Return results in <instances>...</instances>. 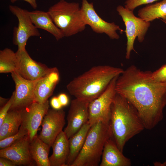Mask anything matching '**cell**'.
Segmentation results:
<instances>
[{
  "instance_id": "cell-35",
  "label": "cell",
  "mask_w": 166,
  "mask_h": 166,
  "mask_svg": "<svg viewBox=\"0 0 166 166\" xmlns=\"http://www.w3.org/2000/svg\"></svg>"
},
{
  "instance_id": "cell-13",
  "label": "cell",
  "mask_w": 166,
  "mask_h": 166,
  "mask_svg": "<svg viewBox=\"0 0 166 166\" xmlns=\"http://www.w3.org/2000/svg\"><path fill=\"white\" fill-rule=\"evenodd\" d=\"M16 72L24 78L34 81L42 77L51 70L45 65L38 62L30 57L26 49L17 50Z\"/></svg>"
},
{
  "instance_id": "cell-15",
  "label": "cell",
  "mask_w": 166,
  "mask_h": 166,
  "mask_svg": "<svg viewBox=\"0 0 166 166\" xmlns=\"http://www.w3.org/2000/svg\"><path fill=\"white\" fill-rule=\"evenodd\" d=\"M28 135L18 140L10 146L1 149L0 157L7 158L16 165L32 166L34 161L29 151Z\"/></svg>"
},
{
  "instance_id": "cell-28",
  "label": "cell",
  "mask_w": 166,
  "mask_h": 166,
  "mask_svg": "<svg viewBox=\"0 0 166 166\" xmlns=\"http://www.w3.org/2000/svg\"><path fill=\"white\" fill-rule=\"evenodd\" d=\"M15 91L13 92L10 98L6 104L1 108L0 110V126L3 123L4 119L6 116L11 107L14 99Z\"/></svg>"
},
{
  "instance_id": "cell-32",
  "label": "cell",
  "mask_w": 166,
  "mask_h": 166,
  "mask_svg": "<svg viewBox=\"0 0 166 166\" xmlns=\"http://www.w3.org/2000/svg\"><path fill=\"white\" fill-rule=\"evenodd\" d=\"M19 0H10L12 3H14L15 2ZM25 1L29 3L30 6L34 9H36L37 7V0H21Z\"/></svg>"
},
{
  "instance_id": "cell-29",
  "label": "cell",
  "mask_w": 166,
  "mask_h": 166,
  "mask_svg": "<svg viewBox=\"0 0 166 166\" xmlns=\"http://www.w3.org/2000/svg\"><path fill=\"white\" fill-rule=\"evenodd\" d=\"M50 105L53 109L55 110L61 109L63 107L57 97H54L51 99Z\"/></svg>"
},
{
  "instance_id": "cell-24",
  "label": "cell",
  "mask_w": 166,
  "mask_h": 166,
  "mask_svg": "<svg viewBox=\"0 0 166 166\" xmlns=\"http://www.w3.org/2000/svg\"><path fill=\"white\" fill-rule=\"evenodd\" d=\"M17 64L16 52L8 48L0 51V73H12L15 71Z\"/></svg>"
},
{
  "instance_id": "cell-30",
  "label": "cell",
  "mask_w": 166,
  "mask_h": 166,
  "mask_svg": "<svg viewBox=\"0 0 166 166\" xmlns=\"http://www.w3.org/2000/svg\"><path fill=\"white\" fill-rule=\"evenodd\" d=\"M57 97L62 106H65L68 105L69 101L66 94L61 93L59 94Z\"/></svg>"
},
{
  "instance_id": "cell-1",
  "label": "cell",
  "mask_w": 166,
  "mask_h": 166,
  "mask_svg": "<svg viewBox=\"0 0 166 166\" xmlns=\"http://www.w3.org/2000/svg\"><path fill=\"white\" fill-rule=\"evenodd\" d=\"M152 72L132 65L119 76L115 86L117 93L131 104L148 130L161 120L166 105V85L154 80Z\"/></svg>"
},
{
  "instance_id": "cell-33",
  "label": "cell",
  "mask_w": 166,
  "mask_h": 166,
  "mask_svg": "<svg viewBox=\"0 0 166 166\" xmlns=\"http://www.w3.org/2000/svg\"><path fill=\"white\" fill-rule=\"evenodd\" d=\"M9 99L5 98L2 97H0V106L2 107L5 105Z\"/></svg>"
},
{
  "instance_id": "cell-19",
  "label": "cell",
  "mask_w": 166,
  "mask_h": 166,
  "mask_svg": "<svg viewBox=\"0 0 166 166\" xmlns=\"http://www.w3.org/2000/svg\"><path fill=\"white\" fill-rule=\"evenodd\" d=\"M29 14L33 23L38 29H42L49 32L57 41L64 37L47 11L35 10L29 11Z\"/></svg>"
},
{
  "instance_id": "cell-18",
  "label": "cell",
  "mask_w": 166,
  "mask_h": 166,
  "mask_svg": "<svg viewBox=\"0 0 166 166\" xmlns=\"http://www.w3.org/2000/svg\"><path fill=\"white\" fill-rule=\"evenodd\" d=\"M51 147L53 152L49 157L50 166H66L69 146V139L63 131L57 136Z\"/></svg>"
},
{
  "instance_id": "cell-3",
  "label": "cell",
  "mask_w": 166,
  "mask_h": 166,
  "mask_svg": "<svg viewBox=\"0 0 166 166\" xmlns=\"http://www.w3.org/2000/svg\"><path fill=\"white\" fill-rule=\"evenodd\" d=\"M109 125L112 138L122 152L126 143L145 129L134 108L117 93L112 105Z\"/></svg>"
},
{
  "instance_id": "cell-17",
  "label": "cell",
  "mask_w": 166,
  "mask_h": 166,
  "mask_svg": "<svg viewBox=\"0 0 166 166\" xmlns=\"http://www.w3.org/2000/svg\"><path fill=\"white\" fill-rule=\"evenodd\" d=\"M130 160L125 156L111 137L106 141L100 164V166H130Z\"/></svg>"
},
{
  "instance_id": "cell-5",
  "label": "cell",
  "mask_w": 166,
  "mask_h": 166,
  "mask_svg": "<svg viewBox=\"0 0 166 166\" xmlns=\"http://www.w3.org/2000/svg\"><path fill=\"white\" fill-rule=\"evenodd\" d=\"M47 12L64 37L74 35L85 28L83 13L77 3L60 0L50 7Z\"/></svg>"
},
{
  "instance_id": "cell-12",
  "label": "cell",
  "mask_w": 166,
  "mask_h": 166,
  "mask_svg": "<svg viewBox=\"0 0 166 166\" xmlns=\"http://www.w3.org/2000/svg\"><path fill=\"white\" fill-rule=\"evenodd\" d=\"M65 113L62 109H49L44 116L42 128L38 136L44 142L51 147L54 140L62 131L65 123Z\"/></svg>"
},
{
  "instance_id": "cell-31",
  "label": "cell",
  "mask_w": 166,
  "mask_h": 166,
  "mask_svg": "<svg viewBox=\"0 0 166 166\" xmlns=\"http://www.w3.org/2000/svg\"><path fill=\"white\" fill-rule=\"evenodd\" d=\"M0 166H15V164L10 160L2 157L0 158Z\"/></svg>"
},
{
  "instance_id": "cell-26",
  "label": "cell",
  "mask_w": 166,
  "mask_h": 166,
  "mask_svg": "<svg viewBox=\"0 0 166 166\" xmlns=\"http://www.w3.org/2000/svg\"><path fill=\"white\" fill-rule=\"evenodd\" d=\"M151 76L155 81L166 85V64L155 71L152 72Z\"/></svg>"
},
{
  "instance_id": "cell-10",
  "label": "cell",
  "mask_w": 166,
  "mask_h": 166,
  "mask_svg": "<svg viewBox=\"0 0 166 166\" xmlns=\"http://www.w3.org/2000/svg\"><path fill=\"white\" fill-rule=\"evenodd\" d=\"M49 107L48 100L43 103L34 102L21 110V126L27 130L30 142L37 135L39 128Z\"/></svg>"
},
{
  "instance_id": "cell-34",
  "label": "cell",
  "mask_w": 166,
  "mask_h": 166,
  "mask_svg": "<svg viewBox=\"0 0 166 166\" xmlns=\"http://www.w3.org/2000/svg\"><path fill=\"white\" fill-rule=\"evenodd\" d=\"M164 23L166 24V22H164Z\"/></svg>"
},
{
  "instance_id": "cell-25",
  "label": "cell",
  "mask_w": 166,
  "mask_h": 166,
  "mask_svg": "<svg viewBox=\"0 0 166 166\" xmlns=\"http://www.w3.org/2000/svg\"><path fill=\"white\" fill-rule=\"evenodd\" d=\"M28 135L27 130L21 125L18 132L15 134L0 140V148H6L17 141Z\"/></svg>"
},
{
  "instance_id": "cell-22",
  "label": "cell",
  "mask_w": 166,
  "mask_h": 166,
  "mask_svg": "<svg viewBox=\"0 0 166 166\" xmlns=\"http://www.w3.org/2000/svg\"><path fill=\"white\" fill-rule=\"evenodd\" d=\"M22 122L21 110H10L0 126V140L17 133Z\"/></svg>"
},
{
  "instance_id": "cell-8",
  "label": "cell",
  "mask_w": 166,
  "mask_h": 166,
  "mask_svg": "<svg viewBox=\"0 0 166 166\" xmlns=\"http://www.w3.org/2000/svg\"><path fill=\"white\" fill-rule=\"evenodd\" d=\"M9 7L18 21V26L14 28L13 44L18 46V50L25 49L29 38L31 37L39 36L40 33L33 23L29 16V11L16 6L10 5Z\"/></svg>"
},
{
  "instance_id": "cell-21",
  "label": "cell",
  "mask_w": 166,
  "mask_h": 166,
  "mask_svg": "<svg viewBox=\"0 0 166 166\" xmlns=\"http://www.w3.org/2000/svg\"><path fill=\"white\" fill-rule=\"evenodd\" d=\"M91 126L88 121L69 139V153L66 162V166H71L79 153Z\"/></svg>"
},
{
  "instance_id": "cell-9",
  "label": "cell",
  "mask_w": 166,
  "mask_h": 166,
  "mask_svg": "<svg viewBox=\"0 0 166 166\" xmlns=\"http://www.w3.org/2000/svg\"><path fill=\"white\" fill-rule=\"evenodd\" d=\"M81 8L86 25H89L95 32L105 33L111 39H118L119 36L117 31L118 30L121 33L124 31L114 22H108L101 18L96 12L93 3L82 0Z\"/></svg>"
},
{
  "instance_id": "cell-4",
  "label": "cell",
  "mask_w": 166,
  "mask_h": 166,
  "mask_svg": "<svg viewBox=\"0 0 166 166\" xmlns=\"http://www.w3.org/2000/svg\"><path fill=\"white\" fill-rule=\"evenodd\" d=\"M111 137L109 124L99 122L92 125L81 150L71 166H98L105 144Z\"/></svg>"
},
{
  "instance_id": "cell-2",
  "label": "cell",
  "mask_w": 166,
  "mask_h": 166,
  "mask_svg": "<svg viewBox=\"0 0 166 166\" xmlns=\"http://www.w3.org/2000/svg\"><path fill=\"white\" fill-rule=\"evenodd\" d=\"M124 70L108 65L95 66L74 78L66 88L76 98L89 103L100 95L112 80Z\"/></svg>"
},
{
  "instance_id": "cell-7",
  "label": "cell",
  "mask_w": 166,
  "mask_h": 166,
  "mask_svg": "<svg viewBox=\"0 0 166 166\" xmlns=\"http://www.w3.org/2000/svg\"><path fill=\"white\" fill-rule=\"evenodd\" d=\"M118 76L112 80L100 95L89 102L88 122L91 126L99 122L109 124L112 105L117 93L115 86Z\"/></svg>"
},
{
  "instance_id": "cell-23",
  "label": "cell",
  "mask_w": 166,
  "mask_h": 166,
  "mask_svg": "<svg viewBox=\"0 0 166 166\" xmlns=\"http://www.w3.org/2000/svg\"><path fill=\"white\" fill-rule=\"evenodd\" d=\"M138 15L139 17L147 22L160 18L164 22H166V0L141 8L138 11Z\"/></svg>"
},
{
  "instance_id": "cell-27",
  "label": "cell",
  "mask_w": 166,
  "mask_h": 166,
  "mask_svg": "<svg viewBox=\"0 0 166 166\" xmlns=\"http://www.w3.org/2000/svg\"><path fill=\"white\" fill-rule=\"evenodd\" d=\"M158 0H127L125 2V7L133 11L136 7L140 5L151 3Z\"/></svg>"
},
{
  "instance_id": "cell-20",
  "label": "cell",
  "mask_w": 166,
  "mask_h": 166,
  "mask_svg": "<svg viewBox=\"0 0 166 166\" xmlns=\"http://www.w3.org/2000/svg\"><path fill=\"white\" fill-rule=\"evenodd\" d=\"M50 147L37 135L30 142V152L37 166H50L48 156Z\"/></svg>"
},
{
  "instance_id": "cell-11",
  "label": "cell",
  "mask_w": 166,
  "mask_h": 166,
  "mask_svg": "<svg viewBox=\"0 0 166 166\" xmlns=\"http://www.w3.org/2000/svg\"><path fill=\"white\" fill-rule=\"evenodd\" d=\"M11 76L15 84V90L14 102L10 110H21L35 102V86L42 77L35 80H29L24 78L16 71L11 73Z\"/></svg>"
},
{
  "instance_id": "cell-16",
  "label": "cell",
  "mask_w": 166,
  "mask_h": 166,
  "mask_svg": "<svg viewBox=\"0 0 166 166\" xmlns=\"http://www.w3.org/2000/svg\"><path fill=\"white\" fill-rule=\"evenodd\" d=\"M58 70L52 68L51 71L36 84L34 90L35 101L43 103L53 94L60 80Z\"/></svg>"
},
{
  "instance_id": "cell-6",
  "label": "cell",
  "mask_w": 166,
  "mask_h": 166,
  "mask_svg": "<svg viewBox=\"0 0 166 166\" xmlns=\"http://www.w3.org/2000/svg\"><path fill=\"white\" fill-rule=\"evenodd\" d=\"M119 14L121 17L125 26L124 31L127 38L125 58L129 59L132 50L135 51L134 44L136 37L140 42L144 39L146 33L150 25L147 22L134 15L133 11L129 10L120 5L117 8Z\"/></svg>"
},
{
  "instance_id": "cell-14",
  "label": "cell",
  "mask_w": 166,
  "mask_h": 166,
  "mask_svg": "<svg viewBox=\"0 0 166 166\" xmlns=\"http://www.w3.org/2000/svg\"><path fill=\"white\" fill-rule=\"evenodd\" d=\"M89 103L76 98L72 100L67 116V125L63 131L69 139L87 123Z\"/></svg>"
}]
</instances>
